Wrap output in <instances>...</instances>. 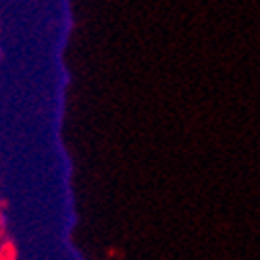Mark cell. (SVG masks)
I'll list each match as a JSON object with an SVG mask.
<instances>
[{
	"label": "cell",
	"mask_w": 260,
	"mask_h": 260,
	"mask_svg": "<svg viewBox=\"0 0 260 260\" xmlns=\"http://www.w3.org/2000/svg\"><path fill=\"white\" fill-rule=\"evenodd\" d=\"M5 56V52H3V48H0V58H3Z\"/></svg>",
	"instance_id": "obj_1"
}]
</instances>
